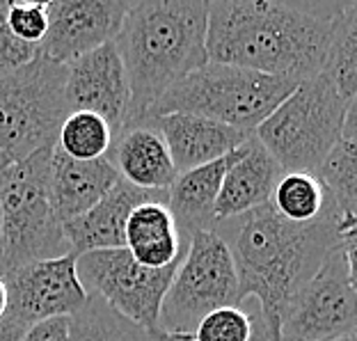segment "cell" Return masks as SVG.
<instances>
[{
    "instance_id": "cell-34",
    "label": "cell",
    "mask_w": 357,
    "mask_h": 341,
    "mask_svg": "<svg viewBox=\"0 0 357 341\" xmlns=\"http://www.w3.org/2000/svg\"><path fill=\"white\" fill-rule=\"evenodd\" d=\"M10 165L7 160L0 156V183H3V172H5V167ZM0 278H3V245H0Z\"/></svg>"
},
{
    "instance_id": "cell-18",
    "label": "cell",
    "mask_w": 357,
    "mask_h": 341,
    "mask_svg": "<svg viewBox=\"0 0 357 341\" xmlns=\"http://www.w3.org/2000/svg\"><path fill=\"white\" fill-rule=\"evenodd\" d=\"M105 158L115 165L119 179L142 190L167 192L176 179L163 137L149 119L135 121L117 131Z\"/></svg>"
},
{
    "instance_id": "cell-20",
    "label": "cell",
    "mask_w": 357,
    "mask_h": 341,
    "mask_svg": "<svg viewBox=\"0 0 357 341\" xmlns=\"http://www.w3.org/2000/svg\"><path fill=\"white\" fill-rule=\"evenodd\" d=\"M124 248L144 268H167L183 259L188 238L178 232L167 202H144L128 215Z\"/></svg>"
},
{
    "instance_id": "cell-17",
    "label": "cell",
    "mask_w": 357,
    "mask_h": 341,
    "mask_svg": "<svg viewBox=\"0 0 357 341\" xmlns=\"http://www.w3.org/2000/svg\"><path fill=\"white\" fill-rule=\"evenodd\" d=\"M119 181L115 165L108 158L76 160L58 147L51 151L48 167V192L60 222H69L92 209Z\"/></svg>"
},
{
    "instance_id": "cell-6",
    "label": "cell",
    "mask_w": 357,
    "mask_h": 341,
    "mask_svg": "<svg viewBox=\"0 0 357 341\" xmlns=\"http://www.w3.org/2000/svg\"><path fill=\"white\" fill-rule=\"evenodd\" d=\"M51 149L10 163L0 183V245L3 275L32 262L69 255L64 225L55 215L48 192Z\"/></svg>"
},
{
    "instance_id": "cell-22",
    "label": "cell",
    "mask_w": 357,
    "mask_h": 341,
    "mask_svg": "<svg viewBox=\"0 0 357 341\" xmlns=\"http://www.w3.org/2000/svg\"><path fill=\"white\" fill-rule=\"evenodd\" d=\"M149 335L96 296L69 316V341H149Z\"/></svg>"
},
{
    "instance_id": "cell-9",
    "label": "cell",
    "mask_w": 357,
    "mask_h": 341,
    "mask_svg": "<svg viewBox=\"0 0 357 341\" xmlns=\"http://www.w3.org/2000/svg\"><path fill=\"white\" fill-rule=\"evenodd\" d=\"M355 326V245H339L284 305L280 341H335Z\"/></svg>"
},
{
    "instance_id": "cell-31",
    "label": "cell",
    "mask_w": 357,
    "mask_h": 341,
    "mask_svg": "<svg viewBox=\"0 0 357 341\" xmlns=\"http://www.w3.org/2000/svg\"><path fill=\"white\" fill-rule=\"evenodd\" d=\"M26 332L28 328L16 319H12V316L5 314L3 319H0V341H23Z\"/></svg>"
},
{
    "instance_id": "cell-28",
    "label": "cell",
    "mask_w": 357,
    "mask_h": 341,
    "mask_svg": "<svg viewBox=\"0 0 357 341\" xmlns=\"http://www.w3.org/2000/svg\"><path fill=\"white\" fill-rule=\"evenodd\" d=\"M37 55V46L19 42L7 26V3L0 0V71H10L30 62Z\"/></svg>"
},
{
    "instance_id": "cell-25",
    "label": "cell",
    "mask_w": 357,
    "mask_h": 341,
    "mask_svg": "<svg viewBox=\"0 0 357 341\" xmlns=\"http://www.w3.org/2000/svg\"><path fill=\"white\" fill-rule=\"evenodd\" d=\"M323 74H328L339 87L348 101H355L357 94V3H346L344 19L339 23L335 42H332L330 55L323 67Z\"/></svg>"
},
{
    "instance_id": "cell-10",
    "label": "cell",
    "mask_w": 357,
    "mask_h": 341,
    "mask_svg": "<svg viewBox=\"0 0 357 341\" xmlns=\"http://www.w3.org/2000/svg\"><path fill=\"white\" fill-rule=\"evenodd\" d=\"M178 264L144 268L126 248H117L76 257V275L87 296L101 298L135 326L156 332L160 305Z\"/></svg>"
},
{
    "instance_id": "cell-29",
    "label": "cell",
    "mask_w": 357,
    "mask_h": 341,
    "mask_svg": "<svg viewBox=\"0 0 357 341\" xmlns=\"http://www.w3.org/2000/svg\"><path fill=\"white\" fill-rule=\"evenodd\" d=\"M23 341H69V319H48L30 326Z\"/></svg>"
},
{
    "instance_id": "cell-3",
    "label": "cell",
    "mask_w": 357,
    "mask_h": 341,
    "mask_svg": "<svg viewBox=\"0 0 357 341\" xmlns=\"http://www.w3.org/2000/svg\"><path fill=\"white\" fill-rule=\"evenodd\" d=\"M206 16V0H131L112 42L131 94L124 126L142 121L169 87L208 62Z\"/></svg>"
},
{
    "instance_id": "cell-12",
    "label": "cell",
    "mask_w": 357,
    "mask_h": 341,
    "mask_svg": "<svg viewBox=\"0 0 357 341\" xmlns=\"http://www.w3.org/2000/svg\"><path fill=\"white\" fill-rule=\"evenodd\" d=\"M131 0H53L48 28L37 46L46 60L67 67L94 48L115 42Z\"/></svg>"
},
{
    "instance_id": "cell-8",
    "label": "cell",
    "mask_w": 357,
    "mask_h": 341,
    "mask_svg": "<svg viewBox=\"0 0 357 341\" xmlns=\"http://www.w3.org/2000/svg\"><path fill=\"white\" fill-rule=\"evenodd\" d=\"M241 303L236 266L227 243L215 232H195L160 305L158 330L192 335L206 314Z\"/></svg>"
},
{
    "instance_id": "cell-11",
    "label": "cell",
    "mask_w": 357,
    "mask_h": 341,
    "mask_svg": "<svg viewBox=\"0 0 357 341\" xmlns=\"http://www.w3.org/2000/svg\"><path fill=\"white\" fill-rule=\"evenodd\" d=\"M7 316L26 328L48 319H69L85 305L87 294L76 275V255L32 262L3 275Z\"/></svg>"
},
{
    "instance_id": "cell-30",
    "label": "cell",
    "mask_w": 357,
    "mask_h": 341,
    "mask_svg": "<svg viewBox=\"0 0 357 341\" xmlns=\"http://www.w3.org/2000/svg\"><path fill=\"white\" fill-rule=\"evenodd\" d=\"M248 341H280V332L268 326L261 312L257 310L255 314H250V337H248Z\"/></svg>"
},
{
    "instance_id": "cell-24",
    "label": "cell",
    "mask_w": 357,
    "mask_h": 341,
    "mask_svg": "<svg viewBox=\"0 0 357 341\" xmlns=\"http://www.w3.org/2000/svg\"><path fill=\"white\" fill-rule=\"evenodd\" d=\"M271 204L284 220L312 222L326 211V192L314 174L284 172L273 190Z\"/></svg>"
},
{
    "instance_id": "cell-32",
    "label": "cell",
    "mask_w": 357,
    "mask_h": 341,
    "mask_svg": "<svg viewBox=\"0 0 357 341\" xmlns=\"http://www.w3.org/2000/svg\"><path fill=\"white\" fill-rule=\"evenodd\" d=\"M149 341H195L192 335H183V332H163L156 330L149 335Z\"/></svg>"
},
{
    "instance_id": "cell-1",
    "label": "cell",
    "mask_w": 357,
    "mask_h": 341,
    "mask_svg": "<svg viewBox=\"0 0 357 341\" xmlns=\"http://www.w3.org/2000/svg\"><path fill=\"white\" fill-rule=\"evenodd\" d=\"M346 3L215 0L208 3V62L294 83L321 74Z\"/></svg>"
},
{
    "instance_id": "cell-7",
    "label": "cell",
    "mask_w": 357,
    "mask_h": 341,
    "mask_svg": "<svg viewBox=\"0 0 357 341\" xmlns=\"http://www.w3.org/2000/svg\"><path fill=\"white\" fill-rule=\"evenodd\" d=\"M67 67L35 55L21 67L0 71V156L16 163L58 142L69 108Z\"/></svg>"
},
{
    "instance_id": "cell-33",
    "label": "cell",
    "mask_w": 357,
    "mask_h": 341,
    "mask_svg": "<svg viewBox=\"0 0 357 341\" xmlns=\"http://www.w3.org/2000/svg\"><path fill=\"white\" fill-rule=\"evenodd\" d=\"M7 312V289H5V282L0 278V319L5 316Z\"/></svg>"
},
{
    "instance_id": "cell-35",
    "label": "cell",
    "mask_w": 357,
    "mask_h": 341,
    "mask_svg": "<svg viewBox=\"0 0 357 341\" xmlns=\"http://www.w3.org/2000/svg\"><path fill=\"white\" fill-rule=\"evenodd\" d=\"M335 341H357V339H355V335H348V337H339Z\"/></svg>"
},
{
    "instance_id": "cell-5",
    "label": "cell",
    "mask_w": 357,
    "mask_h": 341,
    "mask_svg": "<svg viewBox=\"0 0 357 341\" xmlns=\"http://www.w3.org/2000/svg\"><path fill=\"white\" fill-rule=\"evenodd\" d=\"M355 101L339 92L328 74H316L284 99L257 126L255 137L278 160L282 172H319L330 149L344 133Z\"/></svg>"
},
{
    "instance_id": "cell-27",
    "label": "cell",
    "mask_w": 357,
    "mask_h": 341,
    "mask_svg": "<svg viewBox=\"0 0 357 341\" xmlns=\"http://www.w3.org/2000/svg\"><path fill=\"white\" fill-rule=\"evenodd\" d=\"M7 26L19 42L39 46L48 28L46 3H7Z\"/></svg>"
},
{
    "instance_id": "cell-4",
    "label": "cell",
    "mask_w": 357,
    "mask_h": 341,
    "mask_svg": "<svg viewBox=\"0 0 357 341\" xmlns=\"http://www.w3.org/2000/svg\"><path fill=\"white\" fill-rule=\"evenodd\" d=\"M298 87L289 78L259 74L252 69L206 62L172 85L151 105L144 119L183 112L252 135L271 112ZM142 119V121H144Z\"/></svg>"
},
{
    "instance_id": "cell-19",
    "label": "cell",
    "mask_w": 357,
    "mask_h": 341,
    "mask_svg": "<svg viewBox=\"0 0 357 341\" xmlns=\"http://www.w3.org/2000/svg\"><path fill=\"white\" fill-rule=\"evenodd\" d=\"M238 149H234L229 156L213 160V163L176 174L174 183L167 190V209L174 215L181 236L190 238V234L195 232H213V206L218 192H220L227 169L238 158Z\"/></svg>"
},
{
    "instance_id": "cell-21",
    "label": "cell",
    "mask_w": 357,
    "mask_h": 341,
    "mask_svg": "<svg viewBox=\"0 0 357 341\" xmlns=\"http://www.w3.org/2000/svg\"><path fill=\"white\" fill-rule=\"evenodd\" d=\"M355 108L348 112L344 133L321 163L316 179L323 185L326 202L342 218H355L357 206V140Z\"/></svg>"
},
{
    "instance_id": "cell-13",
    "label": "cell",
    "mask_w": 357,
    "mask_h": 341,
    "mask_svg": "<svg viewBox=\"0 0 357 341\" xmlns=\"http://www.w3.org/2000/svg\"><path fill=\"white\" fill-rule=\"evenodd\" d=\"M64 99L69 112H94L108 121L112 133L124 128L131 94L115 44H103L67 64Z\"/></svg>"
},
{
    "instance_id": "cell-15",
    "label": "cell",
    "mask_w": 357,
    "mask_h": 341,
    "mask_svg": "<svg viewBox=\"0 0 357 341\" xmlns=\"http://www.w3.org/2000/svg\"><path fill=\"white\" fill-rule=\"evenodd\" d=\"M149 121L163 137L176 174L229 156L250 137L248 133H241L231 126L197 115H183V112L158 115Z\"/></svg>"
},
{
    "instance_id": "cell-23",
    "label": "cell",
    "mask_w": 357,
    "mask_h": 341,
    "mask_svg": "<svg viewBox=\"0 0 357 341\" xmlns=\"http://www.w3.org/2000/svg\"><path fill=\"white\" fill-rule=\"evenodd\" d=\"M112 133L110 124L103 117L94 112H69L67 119L62 121L58 133V147L62 153L76 160H96L108 156L112 147Z\"/></svg>"
},
{
    "instance_id": "cell-2",
    "label": "cell",
    "mask_w": 357,
    "mask_h": 341,
    "mask_svg": "<svg viewBox=\"0 0 357 341\" xmlns=\"http://www.w3.org/2000/svg\"><path fill=\"white\" fill-rule=\"evenodd\" d=\"M355 218L339 215L328 202L316 220L289 222L268 202L238 218L215 222L213 232L231 252L241 300L255 298L266 323L280 332V314L296 291L332 250L355 245Z\"/></svg>"
},
{
    "instance_id": "cell-16",
    "label": "cell",
    "mask_w": 357,
    "mask_h": 341,
    "mask_svg": "<svg viewBox=\"0 0 357 341\" xmlns=\"http://www.w3.org/2000/svg\"><path fill=\"white\" fill-rule=\"evenodd\" d=\"M282 174L284 172L278 160L264 149V144L252 133L241 144L238 158L222 179L213 206L215 222L231 220V218L268 204Z\"/></svg>"
},
{
    "instance_id": "cell-14",
    "label": "cell",
    "mask_w": 357,
    "mask_h": 341,
    "mask_svg": "<svg viewBox=\"0 0 357 341\" xmlns=\"http://www.w3.org/2000/svg\"><path fill=\"white\" fill-rule=\"evenodd\" d=\"M144 202H167V192L142 190L119 179L110 192L96 202L92 209L74 220L64 222V236H67L69 250L80 257L87 252H99V250L124 248L128 215Z\"/></svg>"
},
{
    "instance_id": "cell-26",
    "label": "cell",
    "mask_w": 357,
    "mask_h": 341,
    "mask_svg": "<svg viewBox=\"0 0 357 341\" xmlns=\"http://www.w3.org/2000/svg\"><path fill=\"white\" fill-rule=\"evenodd\" d=\"M250 314L241 307H222L206 314L192 330L195 341H248Z\"/></svg>"
}]
</instances>
